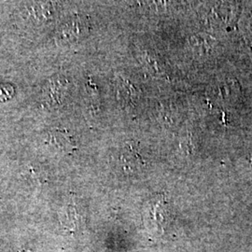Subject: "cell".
Instances as JSON below:
<instances>
[{
    "label": "cell",
    "mask_w": 252,
    "mask_h": 252,
    "mask_svg": "<svg viewBox=\"0 0 252 252\" xmlns=\"http://www.w3.org/2000/svg\"><path fill=\"white\" fill-rule=\"evenodd\" d=\"M15 94L14 87L9 83H0V103L11 99Z\"/></svg>",
    "instance_id": "7"
},
{
    "label": "cell",
    "mask_w": 252,
    "mask_h": 252,
    "mask_svg": "<svg viewBox=\"0 0 252 252\" xmlns=\"http://www.w3.org/2000/svg\"><path fill=\"white\" fill-rule=\"evenodd\" d=\"M143 221L148 229L153 233L162 234L171 221L170 207L162 195L151 199L143 209Z\"/></svg>",
    "instance_id": "1"
},
{
    "label": "cell",
    "mask_w": 252,
    "mask_h": 252,
    "mask_svg": "<svg viewBox=\"0 0 252 252\" xmlns=\"http://www.w3.org/2000/svg\"><path fill=\"white\" fill-rule=\"evenodd\" d=\"M19 18L27 27H42L51 23L55 15L54 2H25L18 10Z\"/></svg>",
    "instance_id": "2"
},
{
    "label": "cell",
    "mask_w": 252,
    "mask_h": 252,
    "mask_svg": "<svg viewBox=\"0 0 252 252\" xmlns=\"http://www.w3.org/2000/svg\"><path fill=\"white\" fill-rule=\"evenodd\" d=\"M89 32L87 20L81 16H72L63 21L55 31V39L59 44L67 45L82 39Z\"/></svg>",
    "instance_id": "3"
},
{
    "label": "cell",
    "mask_w": 252,
    "mask_h": 252,
    "mask_svg": "<svg viewBox=\"0 0 252 252\" xmlns=\"http://www.w3.org/2000/svg\"><path fill=\"white\" fill-rule=\"evenodd\" d=\"M244 26L246 27L245 31L252 36V13L244 19Z\"/></svg>",
    "instance_id": "8"
},
{
    "label": "cell",
    "mask_w": 252,
    "mask_h": 252,
    "mask_svg": "<svg viewBox=\"0 0 252 252\" xmlns=\"http://www.w3.org/2000/svg\"><path fill=\"white\" fill-rule=\"evenodd\" d=\"M69 88V82L64 76H53L41 87V100L49 107H58L67 98Z\"/></svg>",
    "instance_id": "4"
},
{
    "label": "cell",
    "mask_w": 252,
    "mask_h": 252,
    "mask_svg": "<svg viewBox=\"0 0 252 252\" xmlns=\"http://www.w3.org/2000/svg\"><path fill=\"white\" fill-rule=\"evenodd\" d=\"M120 159L126 168L134 171L143 164L140 155L131 146L121 153Z\"/></svg>",
    "instance_id": "5"
},
{
    "label": "cell",
    "mask_w": 252,
    "mask_h": 252,
    "mask_svg": "<svg viewBox=\"0 0 252 252\" xmlns=\"http://www.w3.org/2000/svg\"><path fill=\"white\" fill-rule=\"evenodd\" d=\"M191 47L199 53H209L211 50V37L205 36H192L189 40Z\"/></svg>",
    "instance_id": "6"
}]
</instances>
